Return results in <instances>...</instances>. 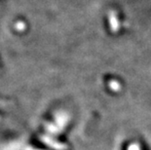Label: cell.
Masks as SVG:
<instances>
[{"mask_svg": "<svg viewBox=\"0 0 151 150\" xmlns=\"http://www.w3.org/2000/svg\"><path fill=\"white\" fill-rule=\"evenodd\" d=\"M110 24H111L112 30L116 31L118 29V21H117V17L115 13H114V16H113V13L110 14Z\"/></svg>", "mask_w": 151, "mask_h": 150, "instance_id": "6da1fadb", "label": "cell"}]
</instances>
